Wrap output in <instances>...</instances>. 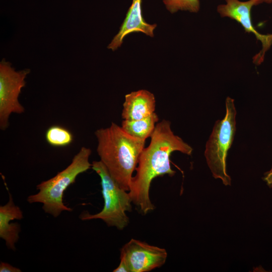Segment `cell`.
I'll return each mask as SVG.
<instances>
[{"instance_id":"6da1fadb","label":"cell","mask_w":272,"mask_h":272,"mask_svg":"<svg viewBox=\"0 0 272 272\" xmlns=\"http://www.w3.org/2000/svg\"><path fill=\"white\" fill-rule=\"evenodd\" d=\"M169 120H162L156 124L151 135L149 145L142 151L135 168L136 174L132 177L129 194L132 202L146 215L155 209L149 196L152 180L156 177L176 172L171 169L170 156L174 151L190 155L193 149L181 138L174 134Z\"/></svg>"},{"instance_id":"7a4b0ae2","label":"cell","mask_w":272,"mask_h":272,"mask_svg":"<svg viewBox=\"0 0 272 272\" xmlns=\"http://www.w3.org/2000/svg\"><path fill=\"white\" fill-rule=\"evenodd\" d=\"M95 134L100 161L120 187L129 191L132 175L146 141L129 135L114 122L108 127L97 129Z\"/></svg>"},{"instance_id":"3957f363","label":"cell","mask_w":272,"mask_h":272,"mask_svg":"<svg viewBox=\"0 0 272 272\" xmlns=\"http://www.w3.org/2000/svg\"><path fill=\"white\" fill-rule=\"evenodd\" d=\"M91 153L90 149L82 147L66 168L52 178L38 184L36 188L38 192L29 195L27 201L30 203L43 204L44 212L54 218L59 216L62 212L72 211V209L63 202V193L75 182L79 174L91 168L92 164L89 161Z\"/></svg>"},{"instance_id":"277c9868","label":"cell","mask_w":272,"mask_h":272,"mask_svg":"<svg viewBox=\"0 0 272 272\" xmlns=\"http://www.w3.org/2000/svg\"><path fill=\"white\" fill-rule=\"evenodd\" d=\"M91 168L101 179L104 207L95 214H90L87 211L83 212L80 219L83 221L101 219L108 226L123 229L129 223L126 212L132 210V200L129 193L120 187L100 160L93 161Z\"/></svg>"},{"instance_id":"5b68a950","label":"cell","mask_w":272,"mask_h":272,"mask_svg":"<svg viewBox=\"0 0 272 272\" xmlns=\"http://www.w3.org/2000/svg\"><path fill=\"white\" fill-rule=\"evenodd\" d=\"M226 109L224 118L215 123L206 143L205 156L213 177L220 179L224 185H230L231 179L226 171V158L236 131V110L233 99L227 97Z\"/></svg>"},{"instance_id":"8992f818","label":"cell","mask_w":272,"mask_h":272,"mask_svg":"<svg viewBox=\"0 0 272 272\" xmlns=\"http://www.w3.org/2000/svg\"><path fill=\"white\" fill-rule=\"evenodd\" d=\"M29 69L19 72L12 67L4 59L0 63V128L5 130L9 126V118L12 113L21 114L25 111L18 97L26 84L25 79Z\"/></svg>"},{"instance_id":"52a82bcc","label":"cell","mask_w":272,"mask_h":272,"mask_svg":"<svg viewBox=\"0 0 272 272\" xmlns=\"http://www.w3.org/2000/svg\"><path fill=\"white\" fill-rule=\"evenodd\" d=\"M226 3L217 6V11L222 17L233 19L239 24L248 33L254 35L261 44V50L253 57V62L260 64L264 60L265 53L272 45V34H263L258 32L253 26L251 11L253 6L261 4L260 0H225Z\"/></svg>"},{"instance_id":"ba28073f","label":"cell","mask_w":272,"mask_h":272,"mask_svg":"<svg viewBox=\"0 0 272 272\" xmlns=\"http://www.w3.org/2000/svg\"><path fill=\"white\" fill-rule=\"evenodd\" d=\"M167 257L164 248L131 239L121 248L120 257L129 272H147L162 266Z\"/></svg>"},{"instance_id":"9c48e42d","label":"cell","mask_w":272,"mask_h":272,"mask_svg":"<svg viewBox=\"0 0 272 272\" xmlns=\"http://www.w3.org/2000/svg\"><path fill=\"white\" fill-rule=\"evenodd\" d=\"M142 0H132L118 33L114 37L107 48L112 51L120 47L124 38L133 32H142L147 36L154 37V31L157 24L147 23L142 13Z\"/></svg>"},{"instance_id":"30bf717a","label":"cell","mask_w":272,"mask_h":272,"mask_svg":"<svg viewBox=\"0 0 272 272\" xmlns=\"http://www.w3.org/2000/svg\"><path fill=\"white\" fill-rule=\"evenodd\" d=\"M156 100L146 90L133 91L125 96L121 116L124 120H133L149 116L155 112Z\"/></svg>"},{"instance_id":"8fae6325","label":"cell","mask_w":272,"mask_h":272,"mask_svg":"<svg viewBox=\"0 0 272 272\" xmlns=\"http://www.w3.org/2000/svg\"><path fill=\"white\" fill-rule=\"evenodd\" d=\"M9 195L8 202L0 207V237L5 240L9 249L15 250V244L19 240L21 228L18 223L11 222L22 219L23 215L20 208L15 204L9 192Z\"/></svg>"},{"instance_id":"7c38bea8","label":"cell","mask_w":272,"mask_h":272,"mask_svg":"<svg viewBox=\"0 0 272 272\" xmlns=\"http://www.w3.org/2000/svg\"><path fill=\"white\" fill-rule=\"evenodd\" d=\"M158 120V115L154 112L149 116L141 119L123 120L121 127L129 135L146 141L153 133Z\"/></svg>"},{"instance_id":"4fadbf2b","label":"cell","mask_w":272,"mask_h":272,"mask_svg":"<svg viewBox=\"0 0 272 272\" xmlns=\"http://www.w3.org/2000/svg\"><path fill=\"white\" fill-rule=\"evenodd\" d=\"M47 143L54 147H64L69 145L73 140L72 133L64 127L53 125L48 128L45 133Z\"/></svg>"},{"instance_id":"5bb4252c","label":"cell","mask_w":272,"mask_h":272,"mask_svg":"<svg viewBox=\"0 0 272 272\" xmlns=\"http://www.w3.org/2000/svg\"><path fill=\"white\" fill-rule=\"evenodd\" d=\"M167 10L173 14L179 11L197 13L200 9L199 0H163Z\"/></svg>"},{"instance_id":"9a60e30c","label":"cell","mask_w":272,"mask_h":272,"mask_svg":"<svg viewBox=\"0 0 272 272\" xmlns=\"http://www.w3.org/2000/svg\"><path fill=\"white\" fill-rule=\"evenodd\" d=\"M22 270L11 264L5 262L0 263V272H21Z\"/></svg>"},{"instance_id":"2e32d148","label":"cell","mask_w":272,"mask_h":272,"mask_svg":"<svg viewBox=\"0 0 272 272\" xmlns=\"http://www.w3.org/2000/svg\"><path fill=\"white\" fill-rule=\"evenodd\" d=\"M263 179L269 187H272V166L270 170L264 173Z\"/></svg>"},{"instance_id":"e0dca14e","label":"cell","mask_w":272,"mask_h":272,"mask_svg":"<svg viewBox=\"0 0 272 272\" xmlns=\"http://www.w3.org/2000/svg\"><path fill=\"white\" fill-rule=\"evenodd\" d=\"M260 1L261 3H265L267 4H270L272 3V0H260Z\"/></svg>"}]
</instances>
